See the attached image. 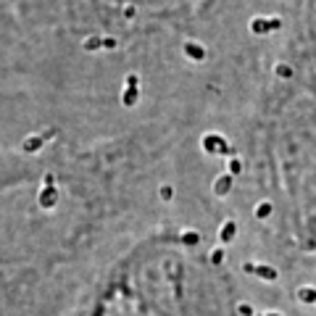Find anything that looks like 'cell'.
I'll return each mask as SVG.
<instances>
[{"instance_id": "6da1fadb", "label": "cell", "mask_w": 316, "mask_h": 316, "mask_svg": "<svg viewBox=\"0 0 316 316\" xmlns=\"http://www.w3.org/2000/svg\"><path fill=\"white\" fill-rule=\"evenodd\" d=\"M19 53H21V42H19L16 21L3 6H0V90L16 79Z\"/></svg>"}]
</instances>
